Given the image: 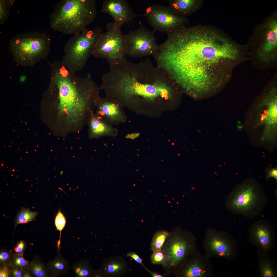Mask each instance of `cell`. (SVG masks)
<instances>
[{
  "instance_id": "6da1fadb",
  "label": "cell",
  "mask_w": 277,
  "mask_h": 277,
  "mask_svg": "<svg viewBox=\"0 0 277 277\" xmlns=\"http://www.w3.org/2000/svg\"><path fill=\"white\" fill-rule=\"evenodd\" d=\"M52 67L48 93L56 127L63 136L79 132L94 112L100 88L90 76L76 75L61 62Z\"/></svg>"
},
{
  "instance_id": "7a4b0ae2",
  "label": "cell",
  "mask_w": 277,
  "mask_h": 277,
  "mask_svg": "<svg viewBox=\"0 0 277 277\" xmlns=\"http://www.w3.org/2000/svg\"><path fill=\"white\" fill-rule=\"evenodd\" d=\"M151 63L147 57L137 63L125 59L110 65L101 80V88L106 97L128 108L140 101H153L159 97L172 99L173 82Z\"/></svg>"
},
{
  "instance_id": "3957f363",
  "label": "cell",
  "mask_w": 277,
  "mask_h": 277,
  "mask_svg": "<svg viewBox=\"0 0 277 277\" xmlns=\"http://www.w3.org/2000/svg\"><path fill=\"white\" fill-rule=\"evenodd\" d=\"M96 13L95 0H61L49 16L50 26L64 34L80 33L87 29Z\"/></svg>"
},
{
  "instance_id": "277c9868",
  "label": "cell",
  "mask_w": 277,
  "mask_h": 277,
  "mask_svg": "<svg viewBox=\"0 0 277 277\" xmlns=\"http://www.w3.org/2000/svg\"><path fill=\"white\" fill-rule=\"evenodd\" d=\"M268 202L266 194L255 180H246L237 185L228 196L226 206L232 213L250 220L255 219Z\"/></svg>"
},
{
  "instance_id": "5b68a950",
  "label": "cell",
  "mask_w": 277,
  "mask_h": 277,
  "mask_svg": "<svg viewBox=\"0 0 277 277\" xmlns=\"http://www.w3.org/2000/svg\"><path fill=\"white\" fill-rule=\"evenodd\" d=\"M102 33L101 29L96 27L74 34L64 46L61 61L63 65L74 74L82 71L93 55Z\"/></svg>"
},
{
  "instance_id": "8992f818",
  "label": "cell",
  "mask_w": 277,
  "mask_h": 277,
  "mask_svg": "<svg viewBox=\"0 0 277 277\" xmlns=\"http://www.w3.org/2000/svg\"><path fill=\"white\" fill-rule=\"evenodd\" d=\"M50 36L38 32L17 34L9 41L10 48L15 58L23 63H33L46 59L51 49Z\"/></svg>"
},
{
  "instance_id": "52a82bcc",
  "label": "cell",
  "mask_w": 277,
  "mask_h": 277,
  "mask_svg": "<svg viewBox=\"0 0 277 277\" xmlns=\"http://www.w3.org/2000/svg\"><path fill=\"white\" fill-rule=\"evenodd\" d=\"M253 53L260 61L268 62L277 56V11L256 25L249 39Z\"/></svg>"
},
{
  "instance_id": "ba28073f",
  "label": "cell",
  "mask_w": 277,
  "mask_h": 277,
  "mask_svg": "<svg viewBox=\"0 0 277 277\" xmlns=\"http://www.w3.org/2000/svg\"><path fill=\"white\" fill-rule=\"evenodd\" d=\"M106 31L102 33L93 55L96 58H104L110 65L119 63L126 59V44L124 35L121 27L110 23Z\"/></svg>"
},
{
  "instance_id": "9c48e42d",
  "label": "cell",
  "mask_w": 277,
  "mask_h": 277,
  "mask_svg": "<svg viewBox=\"0 0 277 277\" xmlns=\"http://www.w3.org/2000/svg\"><path fill=\"white\" fill-rule=\"evenodd\" d=\"M147 19L154 32L158 31L167 34L184 28L183 19L169 6L155 4L148 7L142 15Z\"/></svg>"
},
{
  "instance_id": "30bf717a",
  "label": "cell",
  "mask_w": 277,
  "mask_h": 277,
  "mask_svg": "<svg viewBox=\"0 0 277 277\" xmlns=\"http://www.w3.org/2000/svg\"><path fill=\"white\" fill-rule=\"evenodd\" d=\"M126 54L134 57L154 54L158 48L154 32L144 27H138L124 35Z\"/></svg>"
},
{
  "instance_id": "8fae6325",
  "label": "cell",
  "mask_w": 277,
  "mask_h": 277,
  "mask_svg": "<svg viewBox=\"0 0 277 277\" xmlns=\"http://www.w3.org/2000/svg\"><path fill=\"white\" fill-rule=\"evenodd\" d=\"M206 237L205 247L209 254L229 260L234 259L237 256V243L227 233L209 230Z\"/></svg>"
},
{
  "instance_id": "7c38bea8",
  "label": "cell",
  "mask_w": 277,
  "mask_h": 277,
  "mask_svg": "<svg viewBox=\"0 0 277 277\" xmlns=\"http://www.w3.org/2000/svg\"><path fill=\"white\" fill-rule=\"evenodd\" d=\"M249 241L258 250L268 253L274 249L276 237L273 227L267 220H256L248 230Z\"/></svg>"
},
{
  "instance_id": "4fadbf2b",
  "label": "cell",
  "mask_w": 277,
  "mask_h": 277,
  "mask_svg": "<svg viewBox=\"0 0 277 277\" xmlns=\"http://www.w3.org/2000/svg\"><path fill=\"white\" fill-rule=\"evenodd\" d=\"M94 114L112 125L125 122L127 117L123 107L116 101L106 97L97 101Z\"/></svg>"
},
{
  "instance_id": "5bb4252c",
  "label": "cell",
  "mask_w": 277,
  "mask_h": 277,
  "mask_svg": "<svg viewBox=\"0 0 277 277\" xmlns=\"http://www.w3.org/2000/svg\"><path fill=\"white\" fill-rule=\"evenodd\" d=\"M101 11L111 16L114 23L120 27L137 16L125 0H106L103 3Z\"/></svg>"
},
{
  "instance_id": "9a60e30c",
  "label": "cell",
  "mask_w": 277,
  "mask_h": 277,
  "mask_svg": "<svg viewBox=\"0 0 277 277\" xmlns=\"http://www.w3.org/2000/svg\"><path fill=\"white\" fill-rule=\"evenodd\" d=\"M192 246L187 241L179 236L174 237L167 246L163 249V252L170 258L167 264L175 266L184 259Z\"/></svg>"
},
{
  "instance_id": "2e32d148",
  "label": "cell",
  "mask_w": 277,
  "mask_h": 277,
  "mask_svg": "<svg viewBox=\"0 0 277 277\" xmlns=\"http://www.w3.org/2000/svg\"><path fill=\"white\" fill-rule=\"evenodd\" d=\"M87 124L90 139H97L103 136L115 137L118 134L117 128L96 116L94 112L90 115Z\"/></svg>"
},
{
  "instance_id": "e0dca14e",
  "label": "cell",
  "mask_w": 277,
  "mask_h": 277,
  "mask_svg": "<svg viewBox=\"0 0 277 277\" xmlns=\"http://www.w3.org/2000/svg\"><path fill=\"white\" fill-rule=\"evenodd\" d=\"M128 268L127 263L122 257L117 256L105 259L100 269L97 271V276L117 277L124 275Z\"/></svg>"
},
{
  "instance_id": "ac0fdd59",
  "label": "cell",
  "mask_w": 277,
  "mask_h": 277,
  "mask_svg": "<svg viewBox=\"0 0 277 277\" xmlns=\"http://www.w3.org/2000/svg\"><path fill=\"white\" fill-rule=\"evenodd\" d=\"M258 270L260 276L275 277L277 270L275 261L268 254V253L257 251Z\"/></svg>"
},
{
  "instance_id": "d6986e66",
  "label": "cell",
  "mask_w": 277,
  "mask_h": 277,
  "mask_svg": "<svg viewBox=\"0 0 277 277\" xmlns=\"http://www.w3.org/2000/svg\"><path fill=\"white\" fill-rule=\"evenodd\" d=\"M206 265L201 259L194 258L184 270L183 275L186 277H203L207 274Z\"/></svg>"
},
{
  "instance_id": "ffe728a7",
  "label": "cell",
  "mask_w": 277,
  "mask_h": 277,
  "mask_svg": "<svg viewBox=\"0 0 277 277\" xmlns=\"http://www.w3.org/2000/svg\"><path fill=\"white\" fill-rule=\"evenodd\" d=\"M169 2V6L176 14L180 15L187 13L193 1L191 0H171Z\"/></svg>"
},
{
  "instance_id": "44dd1931",
  "label": "cell",
  "mask_w": 277,
  "mask_h": 277,
  "mask_svg": "<svg viewBox=\"0 0 277 277\" xmlns=\"http://www.w3.org/2000/svg\"><path fill=\"white\" fill-rule=\"evenodd\" d=\"M75 275L77 277H86L97 276V272L93 270L88 262L81 261L73 266Z\"/></svg>"
},
{
  "instance_id": "7402d4cb",
  "label": "cell",
  "mask_w": 277,
  "mask_h": 277,
  "mask_svg": "<svg viewBox=\"0 0 277 277\" xmlns=\"http://www.w3.org/2000/svg\"><path fill=\"white\" fill-rule=\"evenodd\" d=\"M167 231L157 232L154 235L151 244V248L153 252L161 251L162 247L167 238L170 235Z\"/></svg>"
},
{
  "instance_id": "603a6c76",
  "label": "cell",
  "mask_w": 277,
  "mask_h": 277,
  "mask_svg": "<svg viewBox=\"0 0 277 277\" xmlns=\"http://www.w3.org/2000/svg\"><path fill=\"white\" fill-rule=\"evenodd\" d=\"M37 214V212L32 211L28 208L22 207L17 215L16 224L27 223L33 220Z\"/></svg>"
},
{
  "instance_id": "cb8c5ba5",
  "label": "cell",
  "mask_w": 277,
  "mask_h": 277,
  "mask_svg": "<svg viewBox=\"0 0 277 277\" xmlns=\"http://www.w3.org/2000/svg\"><path fill=\"white\" fill-rule=\"evenodd\" d=\"M51 268L58 275L66 274L69 270V264L67 260L60 256L51 264Z\"/></svg>"
},
{
  "instance_id": "d4e9b609",
  "label": "cell",
  "mask_w": 277,
  "mask_h": 277,
  "mask_svg": "<svg viewBox=\"0 0 277 277\" xmlns=\"http://www.w3.org/2000/svg\"><path fill=\"white\" fill-rule=\"evenodd\" d=\"M15 0H0V24H3L8 20L10 10Z\"/></svg>"
},
{
  "instance_id": "484cf974",
  "label": "cell",
  "mask_w": 277,
  "mask_h": 277,
  "mask_svg": "<svg viewBox=\"0 0 277 277\" xmlns=\"http://www.w3.org/2000/svg\"><path fill=\"white\" fill-rule=\"evenodd\" d=\"M170 257L161 251L153 252L151 259L153 264L167 265V262L170 259Z\"/></svg>"
},
{
  "instance_id": "4316f807",
  "label": "cell",
  "mask_w": 277,
  "mask_h": 277,
  "mask_svg": "<svg viewBox=\"0 0 277 277\" xmlns=\"http://www.w3.org/2000/svg\"><path fill=\"white\" fill-rule=\"evenodd\" d=\"M66 223L65 217L60 210L59 211L55 217V224L57 229L60 232V234L65 226Z\"/></svg>"
},
{
  "instance_id": "83f0119b",
  "label": "cell",
  "mask_w": 277,
  "mask_h": 277,
  "mask_svg": "<svg viewBox=\"0 0 277 277\" xmlns=\"http://www.w3.org/2000/svg\"><path fill=\"white\" fill-rule=\"evenodd\" d=\"M32 270L33 273L38 277H42L46 276L45 272L41 265H34L32 267Z\"/></svg>"
},
{
  "instance_id": "f1b7e54d",
  "label": "cell",
  "mask_w": 277,
  "mask_h": 277,
  "mask_svg": "<svg viewBox=\"0 0 277 277\" xmlns=\"http://www.w3.org/2000/svg\"><path fill=\"white\" fill-rule=\"evenodd\" d=\"M127 256L132 258L136 262L140 264L142 266L144 267L146 270H147V269L144 266L143 264L142 259L136 253L134 252H131L128 253L127 254Z\"/></svg>"
},
{
  "instance_id": "f546056e",
  "label": "cell",
  "mask_w": 277,
  "mask_h": 277,
  "mask_svg": "<svg viewBox=\"0 0 277 277\" xmlns=\"http://www.w3.org/2000/svg\"><path fill=\"white\" fill-rule=\"evenodd\" d=\"M266 178L268 179L270 177L274 178L276 181L277 180V168H269L266 170Z\"/></svg>"
},
{
  "instance_id": "4dcf8cb0",
  "label": "cell",
  "mask_w": 277,
  "mask_h": 277,
  "mask_svg": "<svg viewBox=\"0 0 277 277\" xmlns=\"http://www.w3.org/2000/svg\"><path fill=\"white\" fill-rule=\"evenodd\" d=\"M15 262L16 265L21 267L25 266L27 264V262L22 257H18L16 258Z\"/></svg>"
},
{
  "instance_id": "1f68e13d",
  "label": "cell",
  "mask_w": 277,
  "mask_h": 277,
  "mask_svg": "<svg viewBox=\"0 0 277 277\" xmlns=\"http://www.w3.org/2000/svg\"><path fill=\"white\" fill-rule=\"evenodd\" d=\"M24 244L22 241H20L14 249V251L18 253L22 252L24 247Z\"/></svg>"
},
{
  "instance_id": "d6a6232c",
  "label": "cell",
  "mask_w": 277,
  "mask_h": 277,
  "mask_svg": "<svg viewBox=\"0 0 277 277\" xmlns=\"http://www.w3.org/2000/svg\"><path fill=\"white\" fill-rule=\"evenodd\" d=\"M139 135V133H133L126 135L125 137L127 138L133 140L138 137Z\"/></svg>"
},
{
  "instance_id": "836d02e7",
  "label": "cell",
  "mask_w": 277,
  "mask_h": 277,
  "mask_svg": "<svg viewBox=\"0 0 277 277\" xmlns=\"http://www.w3.org/2000/svg\"><path fill=\"white\" fill-rule=\"evenodd\" d=\"M8 274L7 270L6 267L0 271V277H7L8 276Z\"/></svg>"
},
{
  "instance_id": "e575fe53",
  "label": "cell",
  "mask_w": 277,
  "mask_h": 277,
  "mask_svg": "<svg viewBox=\"0 0 277 277\" xmlns=\"http://www.w3.org/2000/svg\"><path fill=\"white\" fill-rule=\"evenodd\" d=\"M9 257V255L6 252H3L0 253V259L2 261H4L7 259Z\"/></svg>"
},
{
  "instance_id": "d590c367",
  "label": "cell",
  "mask_w": 277,
  "mask_h": 277,
  "mask_svg": "<svg viewBox=\"0 0 277 277\" xmlns=\"http://www.w3.org/2000/svg\"><path fill=\"white\" fill-rule=\"evenodd\" d=\"M13 276L16 277H21L22 276V272L17 269H15L13 271Z\"/></svg>"
},
{
  "instance_id": "8d00e7d4",
  "label": "cell",
  "mask_w": 277,
  "mask_h": 277,
  "mask_svg": "<svg viewBox=\"0 0 277 277\" xmlns=\"http://www.w3.org/2000/svg\"><path fill=\"white\" fill-rule=\"evenodd\" d=\"M147 271L151 274L152 277H161L163 276L161 275H160L156 273L151 272L148 270Z\"/></svg>"
}]
</instances>
